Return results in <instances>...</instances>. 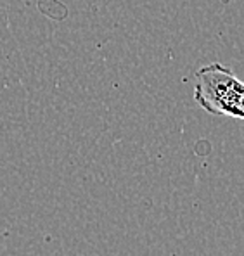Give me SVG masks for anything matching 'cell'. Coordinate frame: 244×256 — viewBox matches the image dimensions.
<instances>
[{
    "label": "cell",
    "instance_id": "6da1fadb",
    "mask_svg": "<svg viewBox=\"0 0 244 256\" xmlns=\"http://www.w3.org/2000/svg\"><path fill=\"white\" fill-rule=\"evenodd\" d=\"M194 99L206 112L215 116H244V85L234 71L215 62L196 73Z\"/></svg>",
    "mask_w": 244,
    "mask_h": 256
}]
</instances>
